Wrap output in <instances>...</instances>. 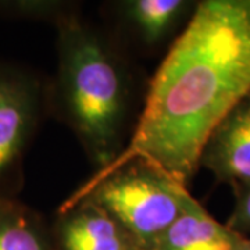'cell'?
I'll return each mask as SVG.
<instances>
[{
  "label": "cell",
  "instance_id": "8",
  "mask_svg": "<svg viewBox=\"0 0 250 250\" xmlns=\"http://www.w3.org/2000/svg\"><path fill=\"white\" fill-rule=\"evenodd\" d=\"M189 7L184 0H132L124 6L125 16L147 43L168 34Z\"/></svg>",
  "mask_w": 250,
  "mask_h": 250
},
{
  "label": "cell",
  "instance_id": "5",
  "mask_svg": "<svg viewBox=\"0 0 250 250\" xmlns=\"http://www.w3.org/2000/svg\"><path fill=\"white\" fill-rule=\"evenodd\" d=\"M200 166L232 188L250 184V93L208 138Z\"/></svg>",
  "mask_w": 250,
  "mask_h": 250
},
{
  "label": "cell",
  "instance_id": "12",
  "mask_svg": "<svg viewBox=\"0 0 250 250\" xmlns=\"http://www.w3.org/2000/svg\"><path fill=\"white\" fill-rule=\"evenodd\" d=\"M6 202H7V199H4V197H0V206L4 205Z\"/></svg>",
  "mask_w": 250,
  "mask_h": 250
},
{
  "label": "cell",
  "instance_id": "7",
  "mask_svg": "<svg viewBox=\"0 0 250 250\" xmlns=\"http://www.w3.org/2000/svg\"><path fill=\"white\" fill-rule=\"evenodd\" d=\"M248 236L220 224L184 193V211L147 250H241Z\"/></svg>",
  "mask_w": 250,
  "mask_h": 250
},
{
  "label": "cell",
  "instance_id": "4",
  "mask_svg": "<svg viewBox=\"0 0 250 250\" xmlns=\"http://www.w3.org/2000/svg\"><path fill=\"white\" fill-rule=\"evenodd\" d=\"M36 110L34 82L18 72L0 71V179L21 160L35 125Z\"/></svg>",
  "mask_w": 250,
  "mask_h": 250
},
{
  "label": "cell",
  "instance_id": "6",
  "mask_svg": "<svg viewBox=\"0 0 250 250\" xmlns=\"http://www.w3.org/2000/svg\"><path fill=\"white\" fill-rule=\"evenodd\" d=\"M60 211L59 250H142L120 224L90 202L82 200Z\"/></svg>",
  "mask_w": 250,
  "mask_h": 250
},
{
  "label": "cell",
  "instance_id": "1",
  "mask_svg": "<svg viewBox=\"0 0 250 250\" xmlns=\"http://www.w3.org/2000/svg\"><path fill=\"white\" fill-rule=\"evenodd\" d=\"M250 93V0L200 1L164 57L132 138L92 179L146 166L187 188L208 138Z\"/></svg>",
  "mask_w": 250,
  "mask_h": 250
},
{
  "label": "cell",
  "instance_id": "10",
  "mask_svg": "<svg viewBox=\"0 0 250 250\" xmlns=\"http://www.w3.org/2000/svg\"><path fill=\"white\" fill-rule=\"evenodd\" d=\"M236 202L228 223L225 224L235 232L246 236L250 233V184L235 187Z\"/></svg>",
  "mask_w": 250,
  "mask_h": 250
},
{
  "label": "cell",
  "instance_id": "3",
  "mask_svg": "<svg viewBox=\"0 0 250 250\" xmlns=\"http://www.w3.org/2000/svg\"><path fill=\"white\" fill-rule=\"evenodd\" d=\"M185 190L152 168L132 163L102 178H90L60 210L82 200L90 202L147 250L182 214Z\"/></svg>",
  "mask_w": 250,
  "mask_h": 250
},
{
  "label": "cell",
  "instance_id": "9",
  "mask_svg": "<svg viewBox=\"0 0 250 250\" xmlns=\"http://www.w3.org/2000/svg\"><path fill=\"white\" fill-rule=\"evenodd\" d=\"M0 250H49L38 217L10 200L0 206Z\"/></svg>",
  "mask_w": 250,
  "mask_h": 250
},
{
  "label": "cell",
  "instance_id": "2",
  "mask_svg": "<svg viewBox=\"0 0 250 250\" xmlns=\"http://www.w3.org/2000/svg\"><path fill=\"white\" fill-rule=\"evenodd\" d=\"M59 54L62 110L103 170L120 153L125 114L123 71L100 38L75 17L59 20Z\"/></svg>",
  "mask_w": 250,
  "mask_h": 250
},
{
  "label": "cell",
  "instance_id": "11",
  "mask_svg": "<svg viewBox=\"0 0 250 250\" xmlns=\"http://www.w3.org/2000/svg\"><path fill=\"white\" fill-rule=\"evenodd\" d=\"M241 250H250V238H246V241L243 243V246L241 248Z\"/></svg>",
  "mask_w": 250,
  "mask_h": 250
}]
</instances>
